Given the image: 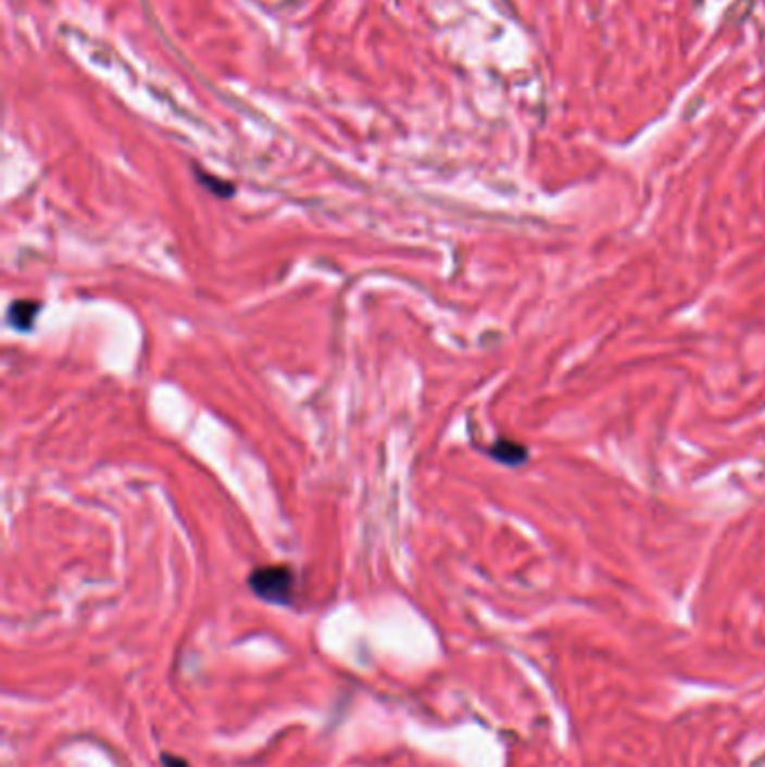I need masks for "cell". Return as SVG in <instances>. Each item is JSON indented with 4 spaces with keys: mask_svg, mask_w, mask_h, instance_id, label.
Returning <instances> with one entry per match:
<instances>
[{
    "mask_svg": "<svg viewBox=\"0 0 765 767\" xmlns=\"http://www.w3.org/2000/svg\"><path fill=\"white\" fill-rule=\"evenodd\" d=\"M492 456L497 458V461H503V463H507V465H516V463H521V461H524L526 458V451L524 449H521L518 444H514V442H499L494 449H492Z\"/></svg>",
    "mask_w": 765,
    "mask_h": 767,
    "instance_id": "3",
    "label": "cell"
},
{
    "mask_svg": "<svg viewBox=\"0 0 765 767\" xmlns=\"http://www.w3.org/2000/svg\"><path fill=\"white\" fill-rule=\"evenodd\" d=\"M294 573L288 566H265L256 568L250 575V588L254 590V595L261 598L263 602L286 606L292 602L294 595Z\"/></svg>",
    "mask_w": 765,
    "mask_h": 767,
    "instance_id": "1",
    "label": "cell"
},
{
    "mask_svg": "<svg viewBox=\"0 0 765 767\" xmlns=\"http://www.w3.org/2000/svg\"><path fill=\"white\" fill-rule=\"evenodd\" d=\"M37 310H39V303H34V301H14L10 305L8 319L16 330L27 332L32 328L34 319H37Z\"/></svg>",
    "mask_w": 765,
    "mask_h": 767,
    "instance_id": "2",
    "label": "cell"
},
{
    "mask_svg": "<svg viewBox=\"0 0 765 767\" xmlns=\"http://www.w3.org/2000/svg\"><path fill=\"white\" fill-rule=\"evenodd\" d=\"M162 763H164V767H189L187 765V760H183V758H178V756H162Z\"/></svg>",
    "mask_w": 765,
    "mask_h": 767,
    "instance_id": "5",
    "label": "cell"
},
{
    "mask_svg": "<svg viewBox=\"0 0 765 767\" xmlns=\"http://www.w3.org/2000/svg\"><path fill=\"white\" fill-rule=\"evenodd\" d=\"M752 8H754V0H737V3H735L732 8H729V10H727V14H725V21H727L729 25H737V23H743V21H745V18L750 16Z\"/></svg>",
    "mask_w": 765,
    "mask_h": 767,
    "instance_id": "4",
    "label": "cell"
}]
</instances>
